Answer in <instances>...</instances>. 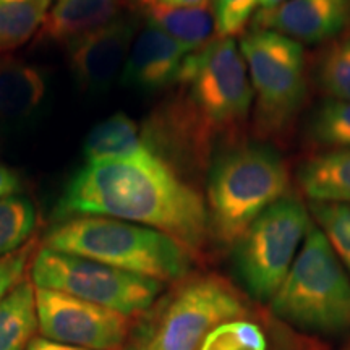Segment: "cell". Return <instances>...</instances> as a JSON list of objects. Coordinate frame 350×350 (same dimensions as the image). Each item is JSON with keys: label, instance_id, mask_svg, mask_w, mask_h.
Returning a JSON list of instances; mask_svg holds the SVG:
<instances>
[{"label": "cell", "instance_id": "6da1fadb", "mask_svg": "<svg viewBox=\"0 0 350 350\" xmlns=\"http://www.w3.org/2000/svg\"><path fill=\"white\" fill-rule=\"evenodd\" d=\"M55 214L59 219L104 216L151 227L177 240L191 256L204 250L211 235L203 196L156 152L86 163L65 185Z\"/></svg>", "mask_w": 350, "mask_h": 350}, {"label": "cell", "instance_id": "7a4b0ae2", "mask_svg": "<svg viewBox=\"0 0 350 350\" xmlns=\"http://www.w3.org/2000/svg\"><path fill=\"white\" fill-rule=\"evenodd\" d=\"M178 91L148 125L146 138L157 146L204 165L213 150L237 144L253 107L247 65L234 38H216L183 60Z\"/></svg>", "mask_w": 350, "mask_h": 350}, {"label": "cell", "instance_id": "3957f363", "mask_svg": "<svg viewBox=\"0 0 350 350\" xmlns=\"http://www.w3.org/2000/svg\"><path fill=\"white\" fill-rule=\"evenodd\" d=\"M44 248L88 258L161 282L190 274L191 253L163 232L104 216L65 219L44 237Z\"/></svg>", "mask_w": 350, "mask_h": 350}, {"label": "cell", "instance_id": "277c9868", "mask_svg": "<svg viewBox=\"0 0 350 350\" xmlns=\"http://www.w3.org/2000/svg\"><path fill=\"white\" fill-rule=\"evenodd\" d=\"M288 185L287 165L268 144L237 143L221 150L208 175L211 235L234 247L261 213L286 196Z\"/></svg>", "mask_w": 350, "mask_h": 350}, {"label": "cell", "instance_id": "5b68a950", "mask_svg": "<svg viewBox=\"0 0 350 350\" xmlns=\"http://www.w3.org/2000/svg\"><path fill=\"white\" fill-rule=\"evenodd\" d=\"M247 305L234 287L214 274L183 278L154 301L126 340V350H200L204 338Z\"/></svg>", "mask_w": 350, "mask_h": 350}, {"label": "cell", "instance_id": "8992f818", "mask_svg": "<svg viewBox=\"0 0 350 350\" xmlns=\"http://www.w3.org/2000/svg\"><path fill=\"white\" fill-rule=\"evenodd\" d=\"M269 304L275 317L304 329L327 334L350 331V275L318 226H310Z\"/></svg>", "mask_w": 350, "mask_h": 350}, {"label": "cell", "instance_id": "52a82bcc", "mask_svg": "<svg viewBox=\"0 0 350 350\" xmlns=\"http://www.w3.org/2000/svg\"><path fill=\"white\" fill-rule=\"evenodd\" d=\"M255 104V131L261 138L286 133L306 96V62L300 42L271 29H253L240 39Z\"/></svg>", "mask_w": 350, "mask_h": 350}, {"label": "cell", "instance_id": "ba28073f", "mask_svg": "<svg viewBox=\"0 0 350 350\" xmlns=\"http://www.w3.org/2000/svg\"><path fill=\"white\" fill-rule=\"evenodd\" d=\"M310 226L295 196H284L261 213L234 245V268L253 299L271 301L294 265Z\"/></svg>", "mask_w": 350, "mask_h": 350}, {"label": "cell", "instance_id": "9c48e42d", "mask_svg": "<svg viewBox=\"0 0 350 350\" xmlns=\"http://www.w3.org/2000/svg\"><path fill=\"white\" fill-rule=\"evenodd\" d=\"M31 279L38 288L64 292L126 318L146 313L164 288L157 279L44 247L33 258Z\"/></svg>", "mask_w": 350, "mask_h": 350}, {"label": "cell", "instance_id": "30bf717a", "mask_svg": "<svg viewBox=\"0 0 350 350\" xmlns=\"http://www.w3.org/2000/svg\"><path fill=\"white\" fill-rule=\"evenodd\" d=\"M39 331L46 339L90 350H119L129 340V318L64 292L36 287Z\"/></svg>", "mask_w": 350, "mask_h": 350}, {"label": "cell", "instance_id": "8fae6325", "mask_svg": "<svg viewBox=\"0 0 350 350\" xmlns=\"http://www.w3.org/2000/svg\"><path fill=\"white\" fill-rule=\"evenodd\" d=\"M139 31L138 18L119 15L111 23L68 42V65L83 93L100 96L122 75Z\"/></svg>", "mask_w": 350, "mask_h": 350}, {"label": "cell", "instance_id": "7c38bea8", "mask_svg": "<svg viewBox=\"0 0 350 350\" xmlns=\"http://www.w3.org/2000/svg\"><path fill=\"white\" fill-rule=\"evenodd\" d=\"M255 29H271L297 42L332 41L350 29V0H286L258 12Z\"/></svg>", "mask_w": 350, "mask_h": 350}, {"label": "cell", "instance_id": "4fadbf2b", "mask_svg": "<svg viewBox=\"0 0 350 350\" xmlns=\"http://www.w3.org/2000/svg\"><path fill=\"white\" fill-rule=\"evenodd\" d=\"M187 55L180 44L146 21L131 44L120 83L144 94L159 93L177 83Z\"/></svg>", "mask_w": 350, "mask_h": 350}, {"label": "cell", "instance_id": "5bb4252c", "mask_svg": "<svg viewBox=\"0 0 350 350\" xmlns=\"http://www.w3.org/2000/svg\"><path fill=\"white\" fill-rule=\"evenodd\" d=\"M124 0H55L36 38L68 44L116 20Z\"/></svg>", "mask_w": 350, "mask_h": 350}, {"label": "cell", "instance_id": "9a60e30c", "mask_svg": "<svg viewBox=\"0 0 350 350\" xmlns=\"http://www.w3.org/2000/svg\"><path fill=\"white\" fill-rule=\"evenodd\" d=\"M47 93L46 77L20 59H0V119L25 122L41 109Z\"/></svg>", "mask_w": 350, "mask_h": 350}, {"label": "cell", "instance_id": "2e32d148", "mask_svg": "<svg viewBox=\"0 0 350 350\" xmlns=\"http://www.w3.org/2000/svg\"><path fill=\"white\" fill-rule=\"evenodd\" d=\"M297 177L312 203L350 204V148L310 157Z\"/></svg>", "mask_w": 350, "mask_h": 350}, {"label": "cell", "instance_id": "e0dca14e", "mask_svg": "<svg viewBox=\"0 0 350 350\" xmlns=\"http://www.w3.org/2000/svg\"><path fill=\"white\" fill-rule=\"evenodd\" d=\"M150 152L154 151L150 148L137 122L131 120L124 112H117L99 122L88 133L83 144L86 163L133 159Z\"/></svg>", "mask_w": 350, "mask_h": 350}, {"label": "cell", "instance_id": "ac0fdd59", "mask_svg": "<svg viewBox=\"0 0 350 350\" xmlns=\"http://www.w3.org/2000/svg\"><path fill=\"white\" fill-rule=\"evenodd\" d=\"M148 21L185 49L187 54L206 47L217 36L216 18L211 7H143Z\"/></svg>", "mask_w": 350, "mask_h": 350}, {"label": "cell", "instance_id": "d6986e66", "mask_svg": "<svg viewBox=\"0 0 350 350\" xmlns=\"http://www.w3.org/2000/svg\"><path fill=\"white\" fill-rule=\"evenodd\" d=\"M38 327L36 288L21 281L0 301V350H28Z\"/></svg>", "mask_w": 350, "mask_h": 350}, {"label": "cell", "instance_id": "ffe728a7", "mask_svg": "<svg viewBox=\"0 0 350 350\" xmlns=\"http://www.w3.org/2000/svg\"><path fill=\"white\" fill-rule=\"evenodd\" d=\"M52 0H0V54L36 36Z\"/></svg>", "mask_w": 350, "mask_h": 350}, {"label": "cell", "instance_id": "44dd1931", "mask_svg": "<svg viewBox=\"0 0 350 350\" xmlns=\"http://www.w3.org/2000/svg\"><path fill=\"white\" fill-rule=\"evenodd\" d=\"M308 139L325 151L350 148V100L326 99L308 120Z\"/></svg>", "mask_w": 350, "mask_h": 350}, {"label": "cell", "instance_id": "7402d4cb", "mask_svg": "<svg viewBox=\"0 0 350 350\" xmlns=\"http://www.w3.org/2000/svg\"><path fill=\"white\" fill-rule=\"evenodd\" d=\"M34 227L36 211L31 201L21 196L0 200V256L20 250L28 243Z\"/></svg>", "mask_w": 350, "mask_h": 350}, {"label": "cell", "instance_id": "603a6c76", "mask_svg": "<svg viewBox=\"0 0 350 350\" xmlns=\"http://www.w3.org/2000/svg\"><path fill=\"white\" fill-rule=\"evenodd\" d=\"M310 213L350 275V204L312 203Z\"/></svg>", "mask_w": 350, "mask_h": 350}, {"label": "cell", "instance_id": "cb8c5ba5", "mask_svg": "<svg viewBox=\"0 0 350 350\" xmlns=\"http://www.w3.org/2000/svg\"><path fill=\"white\" fill-rule=\"evenodd\" d=\"M200 350H268V342L256 323L237 318L209 332Z\"/></svg>", "mask_w": 350, "mask_h": 350}, {"label": "cell", "instance_id": "d4e9b609", "mask_svg": "<svg viewBox=\"0 0 350 350\" xmlns=\"http://www.w3.org/2000/svg\"><path fill=\"white\" fill-rule=\"evenodd\" d=\"M318 83L331 99L350 100V38L334 42L323 54Z\"/></svg>", "mask_w": 350, "mask_h": 350}, {"label": "cell", "instance_id": "484cf974", "mask_svg": "<svg viewBox=\"0 0 350 350\" xmlns=\"http://www.w3.org/2000/svg\"><path fill=\"white\" fill-rule=\"evenodd\" d=\"M258 0H213L219 38H234L243 31L256 10Z\"/></svg>", "mask_w": 350, "mask_h": 350}, {"label": "cell", "instance_id": "4316f807", "mask_svg": "<svg viewBox=\"0 0 350 350\" xmlns=\"http://www.w3.org/2000/svg\"><path fill=\"white\" fill-rule=\"evenodd\" d=\"M34 248L36 243L28 242L20 250L0 256V301L23 281V274Z\"/></svg>", "mask_w": 350, "mask_h": 350}, {"label": "cell", "instance_id": "83f0119b", "mask_svg": "<svg viewBox=\"0 0 350 350\" xmlns=\"http://www.w3.org/2000/svg\"><path fill=\"white\" fill-rule=\"evenodd\" d=\"M21 182L20 177L13 172L12 169L0 164V200L13 196L16 191H20Z\"/></svg>", "mask_w": 350, "mask_h": 350}, {"label": "cell", "instance_id": "f1b7e54d", "mask_svg": "<svg viewBox=\"0 0 350 350\" xmlns=\"http://www.w3.org/2000/svg\"><path fill=\"white\" fill-rule=\"evenodd\" d=\"M209 0H138L142 7H169V8H182V7H206Z\"/></svg>", "mask_w": 350, "mask_h": 350}, {"label": "cell", "instance_id": "f546056e", "mask_svg": "<svg viewBox=\"0 0 350 350\" xmlns=\"http://www.w3.org/2000/svg\"><path fill=\"white\" fill-rule=\"evenodd\" d=\"M28 350H90V349L75 347V345H68V344H60L46 338H34L31 342H29Z\"/></svg>", "mask_w": 350, "mask_h": 350}, {"label": "cell", "instance_id": "4dcf8cb0", "mask_svg": "<svg viewBox=\"0 0 350 350\" xmlns=\"http://www.w3.org/2000/svg\"><path fill=\"white\" fill-rule=\"evenodd\" d=\"M286 0H258V7H260V10H269V8L281 5Z\"/></svg>", "mask_w": 350, "mask_h": 350}, {"label": "cell", "instance_id": "1f68e13d", "mask_svg": "<svg viewBox=\"0 0 350 350\" xmlns=\"http://www.w3.org/2000/svg\"><path fill=\"white\" fill-rule=\"evenodd\" d=\"M345 350H350V345H347V347H345Z\"/></svg>", "mask_w": 350, "mask_h": 350}]
</instances>
